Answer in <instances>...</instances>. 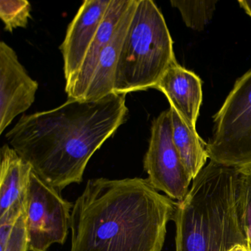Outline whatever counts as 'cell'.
<instances>
[{
  "label": "cell",
  "mask_w": 251,
  "mask_h": 251,
  "mask_svg": "<svg viewBox=\"0 0 251 251\" xmlns=\"http://www.w3.org/2000/svg\"><path fill=\"white\" fill-rule=\"evenodd\" d=\"M127 115L123 94L95 101L68 99L54 109L23 115L5 138L33 173L61 192L83 181L92 155Z\"/></svg>",
  "instance_id": "6da1fadb"
},
{
  "label": "cell",
  "mask_w": 251,
  "mask_h": 251,
  "mask_svg": "<svg viewBox=\"0 0 251 251\" xmlns=\"http://www.w3.org/2000/svg\"><path fill=\"white\" fill-rule=\"evenodd\" d=\"M177 205L148 178L90 179L73 205L70 251H161Z\"/></svg>",
  "instance_id": "7a4b0ae2"
},
{
  "label": "cell",
  "mask_w": 251,
  "mask_h": 251,
  "mask_svg": "<svg viewBox=\"0 0 251 251\" xmlns=\"http://www.w3.org/2000/svg\"><path fill=\"white\" fill-rule=\"evenodd\" d=\"M173 221L176 251H227L235 244H248L237 168L210 161L177 202Z\"/></svg>",
  "instance_id": "3957f363"
},
{
  "label": "cell",
  "mask_w": 251,
  "mask_h": 251,
  "mask_svg": "<svg viewBox=\"0 0 251 251\" xmlns=\"http://www.w3.org/2000/svg\"><path fill=\"white\" fill-rule=\"evenodd\" d=\"M176 62L164 16L152 0H137L119 58L114 92L154 89Z\"/></svg>",
  "instance_id": "277c9868"
},
{
  "label": "cell",
  "mask_w": 251,
  "mask_h": 251,
  "mask_svg": "<svg viewBox=\"0 0 251 251\" xmlns=\"http://www.w3.org/2000/svg\"><path fill=\"white\" fill-rule=\"evenodd\" d=\"M214 124L206 145L209 159L236 168L251 164V70L236 80Z\"/></svg>",
  "instance_id": "5b68a950"
},
{
  "label": "cell",
  "mask_w": 251,
  "mask_h": 251,
  "mask_svg": "<svg viewBox=\"0 0 251 251\" xmlns=\"http://www.w3.org/2000/svg\"><path fill=\"white\" fill-rule=\"evenodd\" d=\"M73 205L32 172L25 204L29 251H48L52 245L65 243Z\"/></svg>",
  "instance_id": "8992f818"
},
{
  "label": "cell",
  "mask_w": 251,
  "mask_h": 251,
  "mask_svg": "<svg viewBox=\"0 0 251 251\" xmlns=\"http://www.w3.org/2000/svg\"><path fill=\"white\" fill-rule=\"evenodd\" d=\"M143 164L148 180L156 190L177 202L184 199L192 178L173 142L170 109L163 111L152 122Z\"/></svg>",
  "instance_id": "52a82bcc"
},
{
  "label": "cell",
  "mask_w": 251,
  "mask_h": 251,
  "mask_svg": "<svg viewBox=\"0 0 251 251\" xmlns=\"http://www.w3.org/2000/svg\"><path fill=\"white\" fill-rule=\"evenodd\" d=\"M39 83L20 63L14 50L0 42V134L36 100Z\"/></svg>",
  "instance_id": "ba28073f"
},
{
  "label": "cell",
  "mask_w": 251,
  "mask_h": 251,
  "mask_svg": "<svg viewBox=\"0 0 251 251\" xmlns=\"http://www.w3.org/2000/svg\"><path fill=\"white\" fill-rule=\"evenodd\" d=\"M111 0H85L69 25L60 46L66 82L78 71Z\"/></svg>",
  "instance_id": "9c48e42d"
},
{
  "label": "cell",
  "mask_w": 251,
  "mask_h": 251,
  "mask_svg": "<svg viewBox=\"0 0 251 251\" xmlns=\"http://www.w3.org/2000/svg\"><path fill=\"white\" fill-rule=\"evenodd\" d=\"M0 156V226H5L25 211L33 170L8 144L1 148Z\"/></svg>",
  "instance_id": "30bf717a"
},
{
  "label": "cell",
  "mask_w": 251,
  "mask_h": 251,
  "mask_svg": "<svg viewBox=\"0 0 251 251\" xmlns=\"http://www.w3.org/2000/svg\"><path fill=\"white\" fill-rule=\"evenodd\" d=\"M133 1L111 0L81 67L70 80L66 82L65 92L68 99H83L101 52L111 42L123 16L130 8Z\"/></svg>",
  "instance_id": "8fae6325"
},
{
  "label": "cell",
  "mask_w": 251,
  "mask_h": 251,
  "mask_svg": "<svg viewBox=\"0 0 251 251\" xmlns=\"http://www.w3.org/2000/svg\"><path fill=\"white\" fill-rule=\"evenodd\" d=\"M154 89L164 93L170 107L178 113L189 127L196 130L202 102V81L198 75L176 62Z\"/></svg>",
  "instance_id": "7c38bea8"
},
{
  "label": "cell",
  "mask_w": 251,
  "mask_h": 251,
  "mask_svg": "<svg viewBox=\"0 0 251 251\" xmlns=\"http://www.w3.org/2000/svg\"><path fill=\"white\" fill-rule=\"evenodd\" d=\"M136 4L137 0H133L123 16L111 42L101 52L83 100H98L115 93L114 85L119 58Z\"/></svg>",
  "instance_id": "4fadbf2b"
},
{
  "label": "cell",
  "mask_w": 251,
  "mask_h": 251,
  "mask_svg": "<svg viewBox=\"0 0 251 251\" xmlns=\"http://www.w3.org/2000/svg\"><path fill=\"white\" fill-rule=\"evenodd\" d=\"M173 142L176 149L192 180L205 167L208 158L205 143L197 130L189 127L178 113L170 107Z\"/></svg>",
  "instance_id": "5bb4252c"
},
{
  "label": "cell",
  "mask_w": 251,
  "mask_h": 251,
  "mask_svg": "<svg viewBox=\"0 0 251 251\" xmlns=\"http://www.w3.org/2000/svg\"><path fill=\"white\" fill-rule=\"evenodd\" d=\"M217 0L212 1H178L172 0L170 3L177 8L186 25L201 31L211 21L216 9Z\"/></svg>",
  "instance_id": "9a60e30c"
},
{
  "label": "cell",
  "mask_w": 251,
  "mask_h": 251,
  "mask_svg": "<svg viewBox=\"0 0 251 251\" xmlns=\"http://www.w3.org/2000/svg\"><path fill=\"white\" fill-rule=\"evenodd\" d=\"M31 13V5L27 0H1L0 18L4 30L12 33L18 27H26Z\"/></svg>",
  "instance_id": "2e32d148"
},
{
  "label": "cell",
  "mask_w": 251,
  "mask_h": 251,
  "mask_svg": "<svg viewBox=\"0 0 251 251\" xmlns=\"http://www.w3.org/2000/svg\"><path fill=\"white\" fill-rule=\"evenodd\" d=\"M241 222L247 238L251 236V164L237 168Z\"/></svg>",
  "instance_id": "e0dca14e"
},
{
  "label": "cell",
  "mask_w": 251,
  "mask_h": 251,
  "mask_svg": "<svg viewBox=\"0 0 251 251\" xmlns=\"http://www.w3.org/2000/svg\"><path fill=\"white\" fill-rule=\"evenodd\" d=\"M0 251H29L25 211L13 225L8 239L0 245Z\"/></svg>",
  "instance_id": "ac0fdd59"
},
{
  "label": "cell",
  "mask_w": 251,
  "mask_h": 251,
  "mask_svg": "<svg viewBox=\"0 0 251 251\" xmlns=\"http://www.w3.org/2000/svg\"><path fill=\"white\" fill-rule=\"evenodd\" d=\"M227 251H251V248L248 244H235Z\"/></svg>",
  "instance_id": "d6986e66"
},
{
  "label": "cell",
  "mask_w": 251,
  "mask_h": 251,
  "mask_svg": "<svg viewBox=\"0 0 251 251\" xmlns=\"http://www.w3.org/2000/svg\"><path fill=\"white\" fill-rule=\"evenodd\" d=\"M239 5L245 10V12L251 17V0H243V1H239Z\"/></svg>",
  "instance_id": "ffe728a7"
},
{
  "label": "cell",
  "mask_w": 251,
  "mask_h": 251,
  "mask_svg": "<svg viewBox=\"0 0 251 251\" xmlns=\"http://www.w3.org/2000/svg\"><path fill=\"white\" fill-rule=\"evenodd\" d=\"M248 245L251 248V236L248 239Z\"/></svg>",
  "instance_id": "44dd1931"
}]
</instances>
